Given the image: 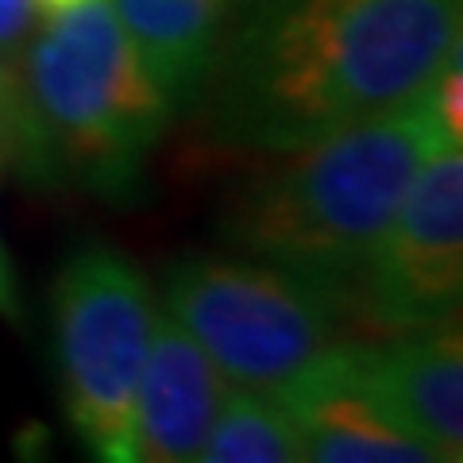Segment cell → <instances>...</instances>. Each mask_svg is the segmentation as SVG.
<instances>
[{"instance_id":"obj_1","label":"cell","mask_w":463,"mask_h":463,"mask_svg":"<svg viewBox=\"0 0 463 463\" xmlns=\"http://www.w3.org/2000/svg\"><path fill=\"white\" fill-rule=\"evenodd\" d=\"M463 0H236L205 85L224 147L286 155L421 100L459 58Z\"/></svg>"},{"instance_id":"obj_16","label":"cell","mask_w":463,"mask_h":463,"mask_svg":"<svg viewBox=\"0 0 463 463\" xmlns=\"http://www.w3.org/2000/svg\"><path fill=\"white\" fill-rule=\"evenodd\" d=\"M8 166V136H5V128H0V170Z\"/></svg>"},{"instance_id":"obj_9","label":"cell","mask_w":463,"mask_h":463,"mask_svg":"<svg viewBox=\"0 0 463 463\" xmlns=\"http://www.w3.org/2000/svg\"><path fill=\"white\" fill-rule=\"evenodd\" d=\"M228 386L205 347L158 306L136 386V463L201 459Z\"/></svg>"},{"instance_id":"obj_5","label":"cell","mask_w":463,"mask_h":463,"mask_svg":"<svg viewBox=\"0 0 463 463\" xmlns=\"http://www.w3.org/2000/svg\"><path fill=\"white\" fill-rule=\"evenodd\" d=\"M163 306L205 347L232 386L274 390L340 340L344 306L289 270L236 255H182Z\"/></svg>"},{"instance_id":"obj_8","label":"cell","mask_w":463,"mask_h":463,"mask_svg":"<svg viewBox=\"0 0 463 463\" xmlns=\"http://www.w3.org/2000/svg\"><path fill=\"white\" fill-rule=\"evenodd\" d=\"M359 367L379 410L421 444L432 463L463 456V340L456 317L359 344Z\"/></svg>"},{"instance_id":"obj_4","label":"cell","mask_w":463,"mask_h":463,"mask_svg":"<svg viewBox=\"0 0 463 463\" xmlns=\"http://www.w3.org/2000/svg\"><path fill=\"white\" fill-rule=\"evenodd\" d=\"M155 309L139 267L105 243L78 248L51 286L62 405L93 459L136 463V386Z\"/></svg>"},{"instance_id":"obj_7","label":"cell","mask_w":463,"mask_h":463,"mask_svg":"<svg viewBox=\"0 0 463 463\" xmlns=\"http://www.w3.org/2000/svg\"><path fill=\"white\" fill-rule=\"evenodd\" d=\"M298 429L301 456L317 463H432L371 398L359 340H332L317 359L270 390Z\"/></svg>"},{"instance_id":"obj_10","label":"cell","mask_w":463,"mask_h":463,"mask_svg":"<svg viewBox=\"0 0 463 463\" xmlns=\"http://www.w3.org/2000/svg\"><path fill=\"white\" fill-rule=\"evenodd\" d=\"M174 116L194 109L221 58L236 0H109Z\"/></svg>"},{"instance_id":"obj_3","label":"cell","mask_w":463,"mask_h":463,"mask_svg":"<svg viewBox=\"0 0 463 463\" xmlns=\"http://www.w3.org/2000/svg\"><path fill=\"white\" fill-rule=\"evenodd\" d=\"M27 136L12 166L39 190L132 205L174 109L109 0L39 20L20 54Z\"/></svg>"},{"instance_id":"obj_6","label":"cell","mask_w":463,"mask_h":463,"mask_svg":"<svg viewBox=\"0 0 463 463\" xmlns=\"http://www.w3.org/2000/svg\"><path fill=\"white\" fill-rule=\"evenodd\" d=\"M463 298V143L448 139L425 158L394 216L367 251L347 317L383 336L444 325Z\"/></svg>"},{"instance_id":"obj_13","label":"cell","mask_w":463,"mask_h":463,"mask_svg":"<svg viewBox=\"0 0 463 463\" xmlns=\"http://www.w3.org/2000/svg\"><path fill=\"white\" fill-rule=\"evenodd\" d=\"M43 20V12L35 8V0H0V54L16 58L27 47V39L35 35V27Z\"/></svg>"},{"instance_id":"obj_2","label":"cell","mask_w":463,"mask_h":463,"mask_svg":"<svg viewBox=\"0 0 463 463\" xmlns=\"http://www.w3.org/2000/svg\"><path fill=\"white\" fill-rule=\"evenodd\" d=\"M448 139L425 93L398 112L286 151V163L263 170L228 201L221 240L325 289L347 317V289L367 251L425 158Z\"/></svg>"},{"instance_id":"obj_11","label":"cell","mask_w":463,"mask_h":463,"mask_svg":"<svg viewBox=\"0 0 463 463\" xmlns=\"http://www.w3.org/2000/svg\"><path fill=\"white\" fill-rule=\"evenodd\" d=\"M205 463H298V429L270 390L228 386L216 410L209 440L201 448Z\"/></svg>"},{"instance_id":"obj_15","label":"cell","mask_w":463,"mask_h":463,"mask_svg":"<svg viewBox=\"0 0 463 463\" xmlns=\"http://www.w3.org/2000/svg\"><path fill=\"white\" fill-rule=\"evenodd\" d=\"M78 5H85V0H35V8L43 12V16H58V12L78 8Z\"/></svg>"},{"instance_id":"obj_14","label":"cell","mask_w":463,"mask_h":463,"mask_svg":"<svg viewBox=\"0 0 463 463\" xmlns=\"http://www.w3.org/2000/svg\"><path fill=\"white\" fill-rule=\"evenodd\" d=\"M0 317L5 321H20L24 306H20V286H16V274H12V259L0 243Z\"/></svg>"},{"instance_id":"obj_12","label":"cell","mask_w":463,"mask_h":463,"mask_svg":"<svg viewBox=\"0 0 463 463\" xmlns=\"http://www.w3.org/2000/svg\"><path fill=\"white\" fill-rule=\"evenodd\" d=\"M0 128L8 136V163L20 155L24 136H27V112H24V81H20V62L0 54Z\"/></svg>"}]
</instances>
